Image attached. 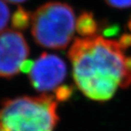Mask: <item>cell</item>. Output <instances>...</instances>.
I'll use <instances>...</instances> for the list:
<instances>
[{
    "instance_id": "obj_1",
    "label": "cell",
    "mask_w": 131,
    "mask_h": 131,
    "mask_svg": "<svg viewBox=\"0 0 131 131\" xmlns=\"http://www.w3.org/2000/svg\"><path fill=\"white\" fill-rule=\"evenodd\" d=\"M118 41L103 37L77 38L68 51L77 86L92 100H109L131 85V57Z\"/></svg>"
},
{
    "instance_id": "obj_2",
    "label": "cell",
    "mask_w": 131,
    "mask_h": 131,
    "mask_svg": "<svg viewBox=\"0 0 131 131\" xmlns=\"http://www.w3.org/2000/svg\"><path fill=\"white\" fill-rule=\"evenodd\" d=\"M57 104L52 96L6 99L0 107L2 131H54L58 122Z\"/></svg>"
},
{
    "instance_id": "obj_3",
    "label": "cell",
    "mask_w": 131,
    "mask_h": 131,
    "mask_svg": "<svg viewBox=\"0 0 131 131\" xmlns=\"http://www.w3.org/2000/svg\"><path fill=\"white\" fill-rule=\"evenodd\" d=\"M31 22L35 41L47 48H66L76 30L75 13L69 5L63 2L42 5L32 15Z\"/></svg>"
},
{
    "instance_id": "obj_4",
    "label": "cell",
    "mask_w": 131,
    "mask_h": 131,
    "mask_svg": "<svg viewBox=\"0 0 131 131\" xmlns=\"http://www.w3.org/2000/svg\"><path fill=\"white\" fill-rule=\"evenodd\" d=\"M28 53L29 47L20 32L12 29L0 32V77L17 75Z\"/></svg>"
},
{
    "instance_id": "obj_6",
    "label": "cell",
    "mask_w": 131,
    "mask_h": 131,
    "mask_svg": "<svg viewBox=\"0 0 131 131\" xmlns=\"http://www.w3.org/2000/svg\"><path fill=\"white\" fill-rule=\"evenodd\" d=\"M97 29V22L92 13L85 11L80 14L76 20V30L83 37H95Z\"/></svg>"
},
{
    "instance_id": "obj_9",
    "label": "cell",
    "mask_w": 131,
    "mask_h": 131,
    "mask_svg": "<svg viewBox=\"0 0 131 131\" xmlns=\"http://www.w3.org/2000/svg\"><path fill=\"white\" fill-rule=\"evenodd\" d=\"M56 98L59 102L67 101L73 94V88L70 86H60L56 88Z\"/></svg>"
},
{
    "instance_id": "obj_12",
    "label": "cell",
    "mask_w": 131,
    "mask_h": 131,
    "mask_svg": "<svg viewBox=\"0 0 131 131\" xmlns=\"http://www.w3.org/2000/svg\"><path fill=\"white\" fill-rule=\"evenodd\" d=\"M6 2H9V3H13V4H18V3H23L25 1H27V0H5Z\"/></svg>"
},
{
    "instance_id": "obj_13",
    "label": "cell",
    "mask_w": 131,
    "mask_h": 131,
    "mask_svg": "<svg viewBox=\"0 0 131 131\" xmlns=\"http://www.w3.org/2000/svg\"><path fill=\"white\" fill-rule=\"evenodd\" d=\"M128 27H129V29H130V31H131V19H130V21H129V23H128Z\"/></svg>"
},
{
    "instance_id": "obj_10",
    "label": "cell",
    "mask_w": 131,
    "mask_h": 131,
    "mask_svg": "<svg viewBox=\"0 0 131 131\" xmlns=\"http://www.w3.org/2000/svg\"><path fill=\"white\" fill-rule=\"evenodd\" d=\"M108 6L115 8H127L131 6V0H106Z\"/></svg>"
},
{
    "instance_id": "obj_11",
    "label": "cell",
    "mask_w": 131,
    "mask_h": 131,
    "mask_svg": "<svg viewBox=\"0 0 131 131\" xmlns=\"http://www.w3.org/2000/svg\"><path fill=\"white\" fill-rule=\"evenodd\" d=\"M33 66H34V62H33L32 60L27 59L22 64V66H21L20 71H22L23 73H30Z\"/></svg>"
},
{
    "instance_id": "obj_7",
    "label": "cell",
    "mask_w": 131,
    "mask_h": 131,
    "mask_svg": "<svg viewBox=\"0 0 131 131\" xmlns=\"http://www.w3.org/2000/svg\"><path fill=\"white\" fill-rule=\"evenodd\" d=\"M32 16L23 7H18L12 16V26L15 29L25 30L29 27Z\"/></svg>"
},
{
    "instance_id": "obj_14",
    "label": "cell",
    "mask_w": 131,
    "mask_h": 131,
    "mask_svg": "<svg viewBox=\"0 0 131 131\" xmlns=\"http://www.w3.org/2000/svg\"><path fill=\"white\" fill-rule=\"evenodd\" d=\"M0 131H2V130H1V128H0Z\"/></svg>"
},
{
    "instance_id": "obj_8",
    "label": "cell",
    "mask_w": 131,
    "mask_h": 131,
    "mask_svg": "<svg viewBox=\"0 0 131 131\" xmlns=\"http://www.w3.org/2000/svg\"><path fill=\"white\" fill-rule=\"evenodd\" d=\"M9 18H10V10L7 5L3 0H0V32H2L6 28L9 22Z\"/></svg>"
},
{
    "instance_id": "obj_5",
    "label": "cell",
    "mask_w": 131,
    "mask_h": 131,
    "mask_svg": "<svg viewBox=\"0 0 131 131\" xmlns=\"http://www.w3.org/2000/svg\"><path fill=\"white\" fill-rule=\"evenodd\" d=\"M67 76V65L58 56L43 53L34 62L29 73L31 84L39 92L58 88Z\"/></svg>"
}]
</instances>
